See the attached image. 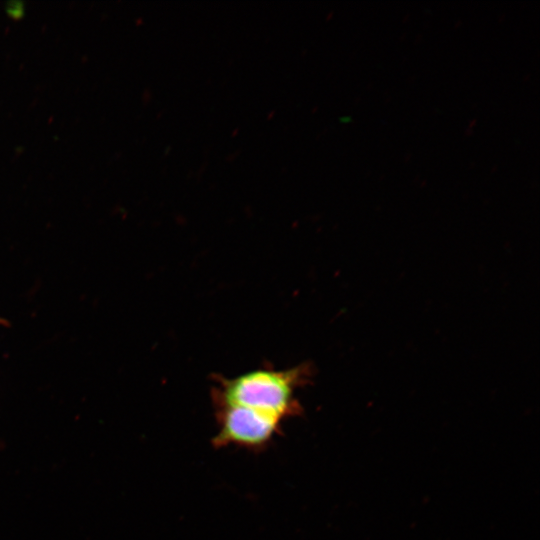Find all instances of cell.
Segmentation results:
<instances>
[{"label":"cell","mask_w":540,"mask_h":540,"mask_svg":"<svg viewBox=\"0 0 540 540\" xmlns=\"http://www.w3.org/2000/svg\"><path fill=\"white\" fill-rule=\"evenodd\" d=\"M217 432L212 438L216 448L236 446L260 451L281 434L284 421L270 415L237 406H215Z\"/></svg>","instance_id":"obj_2"},{"label":"cell","mask_w":540,"mask_h":540,"mask_svg":"<svg viewBox=\"0 0 540 540\" xmlns=\"http://www.w3.org/2000/svg\"><path fill=\"white\" fill-rule=\"evenodd\" d=\"M311 377L308 363L287 369L256 368L231 378L217 376L211 389L212 404L242 407L285 422L300 415L302 406L296 393Z\"/></svg>","instance_id":"obj_1"}]
</instances>
